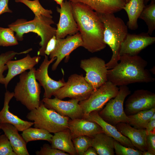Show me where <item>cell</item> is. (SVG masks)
<instances>
[{"label":"cell","mask_w":155,"mask_h":155,"mask_svg":"<svg viewBox=\"0 0 155 155\" xmlns=\"http://www.w3.org/2000/svg\"><path fill=\"white\" fill-rule=\"evenodd\" d=\"M73 15L82 42V47L91 53L104 49V27L97 13L87 5L71 2Z\"/></svg>","instance_id":"6da1fadb"},{"label":"cell","mask_w":155,"mask_h":155,"mask_svg":"<svg viewBox=\"0 0 155 155\" xmlns=\"http://www.w3.org/2000/svg\"><path fill=\"white\" fill-rule=\"evenodd\" d=\"M119 63L108 70L107 81L118 86L137 83H148L155 81L150 71L145 69L147 61L137 55L120 56Z\"/></svg>","instance_id":"7a4b0ae2"},{"label":"cell","mask_w":155,"mask_h":155,"mask_svg":"<svg viewBox=\"0 0 155 155\" xmlns=\"http://www.w3.org/2000/svg\"><path fill=\"white\" fill-rule=\"evenodd\" d=\"M55 23L52 18L43 15L35 17L31 20L20 19L8 25L16 32L15 36L18 40L23 39V35L32 32L36 34L41 38L39 43L41 48L37 52L38 56L45 55L44 51L49 40L56 35V28L51 26Z\"/></svg>","instance_id":"3957f363"},{"label":"cell","mask_w":155,"mask_h":155,"mask_svg":"<svg viewBox=\"0 0 155 155\" xmlns=\"http://www.w3.org/2000/svg\"><path fill=\"white\" fill-rule=\"evenodd\" d=\"M97 14L104 26V42L112 51L111 58L106 64L109 69L115 67L119 61L121 45L128 33V28L123 20L114 14Z\"/></svg>","instance_id":"277c9868"},{"label":"cell","mask_w":155,"mask_h":155,"mask_svg":"<svg viewBox=\"0 0 155 155\" xmlns=\"http://www.w3.org/2000/svg\"><path fill=\"white\" fill-rule=\"evenodd\" d=\"M34 67L29 71L20 74L19 80L15 86L14 96L30 111L38 107L40 103V85L36 79Z\"/></svg>","instance_id":"5b68a950"},{"label":"cell","mask_w":155,"mask_h":155,"mask_svg":"<svg viewBox=\"0 0 155 155\" xmlns=\"http://www.w3.org/2000/svg\"><path fill=\"white\" fill-rule=\"evenodd\" d=\"M26 117L33 121L34 127L44 129L50 133H55L68 129L69 118L47 108L42 101L38 107L28 113Z\"/></svg>","instance_id":"8992f818"},{"label":"cell","mask_w":155,"mask_h":155,"mask_svg":"<svg viewBox=\"0 0 155 155\" xmlns=\"http://www.w3.org/2000/svg\"><path fill=\"white\" fill-rule=\"evenodd\" d=\"M131 91L126 85L120 86L117 95L109 100L99 113L100 116L105 121L112 125L120 123H129V119L123 108L124 100Z\"/></svg>","instance_id":"52a82bcc"},{"label":"cell","mask_w":155,"mask_h":155,"mask_svg":"<svg viewBox=\"0 0 155 155\" xmlns=\"http://www.w3.org/2000/svg\"><path fill=\"white\" fill-rule=\"evenodd\" d=\"M94 90L83 75L74 74L69 77L65 85L56 90L53 96L61 100L68 97L80 102L88 98Z\"/></svg>","instance_id":"ba28073f"},{"label":"cell","mask_w":155,"mask_h":155,"mask_svg":"<svg viewBox=\"0 0 155 155\" xmlns=\"http://www.w3.org/2000/svg\"><path fill=\"white\" fill-rule=\"evenodd\" d=\"M119 91L117 86L108 81L94 90L88 98L79 102L84 115L100 110L109 100L115 97Z\"/></svg>","instance_id":"9c48e42d"},{"label":"cell","mask_w":155,"mask_h":155,"mask_svg":"<svg viewBox=\"0 0 155 155\" xmlns=\"http://www.w3.org/2000/svg\"><path fill=\"white\" fill-rule=\"evenodd\" d=\"M105 61L97 57L82 60L80 67L86 72L84 78L94 90L98 88L107 81L108 69Z\"/></svg>","instance_id":"30bf717a"},{"label":"cell","mask_w":155,"mask_h":155,"mask_svg":"<svg viewBox=\"0 0 155 155\" xmlns=\"http://www.w3.org/2000/svg\"><path fill=\"white\" fill-rule=\"evenodd\" d=\"M60 14V19L57 24L56 38H64L67 35L75 34L79 31L77 24L74 18L71 2L64 1L60 7H57Z\"/></svg>","instance_id":"8fae6325"},{"label":"cell","mask_w":155,"mask_h":155,"mask_svg":"<svg viewBox=\"0 0 155 155\" xmlns=\"http://www.w3.org/2000/svg\"><path fill=\"white\" fill-rule=\"evenodd\" d=\"M44 58L39 68L35 70L34 75L36 80L42 86L44 90V98H51L54 93L65 83L63 78L58 81L54 80L50 78L48 73L49 65L56 59V57L49 60L47 55H45Z\"/></svg>","instance_id":"7c38bea8"},{"label":"cell","mask_w":155,"mask_h":155,"mask_svg":"<svg viewBox=\"0 0 155 155\" xmlns=\"http://www.w3.org/2000/svg\"><path fill=\"white\" fill-rule=\"evenodd\" d=\"M154 107L155 94L147 90L140 89L135 91L127 100L125 112L131 115Z\"/></svg>","instance_id":"4fadbf2b"},{"label":"cell","mask_w":155,"mask_h":155,"mask_svg":"<svg viewBox=\"0 0 155 155\" xmlns=\"http://www.w3.org/2000/svg\"><path fill=\"white\" fill-rule=\"evenodd\" d=\"M55 47L49 55L50 58L56 57V61L52 67V71L55 70L58 65L65 57H68L74 50L82 46V42L80 34L78 32L74 35H67L65 38H56Z\"/></svg>","instance_id":"5bb4252c"},{"label":"cell","mask_w":155,"mask_h":155,"mask_svg":"<svg viewBox=\"0 0 155 155\" xmlns=\"http://www.w3.org/2000/svg\"><path fill=\"white\" fill-rule=\"evenodd\" d=\"M42 101L47 108L53 109L71 120L82 118L84 115L82 109L77 100L71 99L64 101L56 97L53 99L44 97Z\"/></svg>","instance_id":"9a60e30c"},{"label":"cell","mask_w":155,"mask_h":155,"mask_svg":"<svg viewBox=\"0 0 155 155\" xmlns=\"http://www.w3.org/2000/svg\"><path fill=\"white\" fill-rule=\"evenodd\" d=\"M155 42V37L151 36L147 32L138 34L128 33L121 44L120 55H138L143 50Z\"/></svg>","instance_id":"2e32d148"},{"label":"cell","mask_w":155,"mask_h":155,"mask_svg":"<svg viewBox=\"0 0 155 155\" xmlns=\"http://www.w3.org/2000/svg\"><path fill=\"white\" fill-rule=\"evenodd\" d=\"M41 57L39 56L31 57L28 54L23 58L16 60H9L6 65L8 72L5 77L4 86L6 89L10 81L17 75L20 74L27 70H30L39 62Z\"/></svg>","instance_id":"e0dca14e"},{"label":"cell","mask_w":155,"mask_h":155,"mask_svg":"<svg viewBox=\"0 0 155 155\" xmlns=\"http://www.w3.org/2000/svg\"><path fill=\"white\" fill-rule=\"evenodd\" d=\"M68 126L72 139L83 135L93 138L96 134L103 132L98 124L83 118L69 120Z\"/></svg>","instance_id":"ac0fdd59"},{"label":"cell","mask_w":155,"mask_h":155,"mask_svg":"<svg viewBox=\"0 0 155 155\" xmlns=\"http://www.w3.org/2000/svg\"><path fill=\"white\" fill-rule=\"evenodd\" d=\"M82 118L98 124L101 127L104 133L113 137L122 145L135 149V148L128 138L121 134L114 126L104 120L99 115L98 111H92L87 115H84Z\"/></svg>","instance_id":"d6986e66"},{"label":"cell","mask_w":155,"mask_h":155,"mask_svg":"<svg viewBox=\"0 0 155 155\" xmlns=\"http://www.w3.org/2000/svg\"><path fill=\"white\" fill-rule=\"evenodd\" d=\"M13 96V92L7 90L5 93L3 106L0 111V124H11L15 126L18 131L22 132L33 125L34 123L23 120L9 111V103Z\"/></svg>","instance_id":"ffe728a7"},{"label":"cell","mask_w":155,"mask_h":155,"mask_svg":"<svg viewBox=\"0 0 155 155\" xmlns=\"http://www.w3.org/2000/svg\"><path fill=\"white\" fill-rule=\"evenodd\" d=\"M71 2L85 4L97 13L114 14L122 9L125 0H68Z\"/></svg>","instance_id":"44dd1931"},{"label":"cell","mask_w":155,"mask_h":155,"mask_svg":"<svg viewBox=\"0 0 155 155\" xmlns=\"http://www.w3.org/2000/svg\"><path fill=\"white\" fill-rule=\"evenodd\" d=\"M115 127L121 134L128 138L138 150L142 152L148 150L147 133L145 129L134 128L129 123H118Z\"/></svg>","instance_id":"7402d4cb"},{"label":"cell","mask_w":155,"mask_h":155,"mask_svg":"<svg viewBox=\"0 0 155 155\" xmlns=\"http://www.w3.org/2000/svg\"><path fill=\"white\" fill-rule=\"evenodd\" d=\"M2 130L8 138L13 151L16 155H29L26 146L27 143L18 131L12 125L8 123L0 124Z\"/></svg>","instance_id":"603a6c76"},{"label":"cell","mask_w":155,"mask_h":155,"mask_svg":"<svg viewBox=\"0 0 155 155\" xmlns=\"http://www.w3.org/2000/svg\"><path fill=\"white\" fill-rule=\"evenodd\" d=\"M50 143L51 147L53 148L59 150L69 155H77L69 129L54 133Z\"/></svg>","instance_id":"cb8c5ba5"},{"label":"cell","mask_w":155,"mask_h":155,"mask_svg":"<svg viewBox=\"0 0 155 155\" xmlns=\"http://www.w3.org/2000/svg\"><path fill=\"white\" fill-rule=\"evenodd\" d=\"M145 5L144 0H130L123 8L128 18L127 25L130 30H135L138 27V19Z\"/></svg>","instance_id":"d4e9b609"},{"label":"cell","mask_w":155,"mask_h":155,"mask_svg":"<svg viewBox=\"0 0 155 155\" xmlns=\"http://www.w3.org/2000/svg\"><path fill=\"white\" fill-rule=\"evenodd\" d=\"M115 139L104 132L95 135L92 139V146L99 155H113Z\"/></svg>","instance_id":"484cf974"},{"label":"cell","mask_w":155,"mask_h":155,"mask_svg":"<svg viewBox=\"0 0 155 155\" xmlns=\"http://www.w3.org/2000/svg\"><path fill=\"white\" fill-rule=\"evenodd\" d=\"M21 135L27 143L39 140L51 143L53 135L47 131L41 128L30 127L22 131Z\"/></svg>","instance_id":"4316f807"},{"label":"cell","mask_w":155,"mask_h":155,"mask_svg":"<svg viewBox=\"0 0 155 155\" xmlns=\"http://www.w3.org/2000/svg\"><path fill=\"white\" fill-rule=\"evenodd\" d=\"M155 113V107L130 115L128 116L129 119V124L135 128L145 129L150 118Z\"/></svg>","instance_id":"83f0119b"},{"label":"cell","mask_w":155,"mask_h":155,"mask_svg":"<svg viewBox=\"0 0 155 155\" xmlns=\"http://www.w3.org/2000/svg\"><path fill=\"white\" fill-rule=\"evenodd\" d=\"M139 18L145 22L148 27L147 33L152 35L155 29V1H151L145 5Z\"/></svg>","instance_id":"f1b7e54d"},{"label":"cell","mask_w":155,"mask_h":155,"mask_svg":"<svg viewBox=\"0 0 155 155\" xmlns=\"http://www.w3.org/2000/svg\"><path fill=\"white\" fill-rule=\"evenodd\" d=\"M17 3H22L27 6L34 14L35 17L43 15L49 17L53 18L51 14L53 12L51 10L44 8L40 3L39 0H15Z\"/></svg>","instance_id":"f546056e"},{"label":"cell","mask_w":155,"mask_h":155,"mask_svg":"<svg viewBox=\"0 0 155 155\" xmlns=\"http://www.w3.org/2000/svg\"><path fill=\"white\" fill-rule=\"evenodd\" d=\"M30 52L28 49L19 53L13 51H9L0 55V84H4L5 83V77L4 72L7 70L6 63L7 61L12 60L16 55L26 54Z\"/></svg>","instance_id":"4dcf8cb0"},{"label":"cell","mask_w":155,"mask_h":155,"mask_svg":"<svg viewBox=\"0 0 155 155\" xmlns=\"http://www.w3.org/2000/svg\"><path fill=\"white\" fill-rule=\"evenodd\" d=\"M14 32L10 28L0 27V46H8L18 44Z\"/></svg>","instance_id":"1f68e13d"},{"label":"cell","mask_w":155,"mask_h":155,"mask_svg":"<svg viewBox=\"0 0 155 155\" xmlns=\"http://www.w3.org/2000/svg\"><path fill=\"white\" fill-rule=\"evenodd\" d=\"M92 138L86 136H80L72 139L77 154L83 155L85 152L92 146Z\"/></svg>","instance_id":"d6a6232c"},{"label":"cell","mask_w":155,"mask_h":155,"mask_svg":"<svg viewBox=\"0 0 155 155\" xmlns=\"http://www.w3.org/2000/svg\"><path fill=\"white\" fill-rule=\"evenodd\" d=\"M114 149L117 155H142V151L125 146L115 140Z\"/></svg>","instance_id":"836d02e7"},{"label":"cell","mask_w":155,"mask_h":155,"mask_svg":"<svg viewBox=\"0 0 155 155\" xmlns=\"http://www.w3.org/2000/svg\"><path fill=\"white\" fill-rule=\"evenodd\" d=\"M0 155H16L5 134L0 135Z\"/></svg>","instance_id":"e575fe53"},{"label":"cell","mask_w":155,"mask_h":155,"mask_svg":"<svg viewBox=\"0 0 155 155\" xmlns=\"http://www.w3.org/2000/svg\"><path fill=\"white\" fill-rule=\"evenodd\" d=\"M37 155H69V154L59 150L53 148L48 144H44L40 150L35 152Z\"/></svg>","instance_id":"d590c367"},{"label":"cell","mask_w":155,"mask_h":155,"mask_svg":"<svg viewBox=\"0 0 155 155\" xmlns=\"http://www.w3.org/2000/svg\"><path fill=\"white\" fill-rule=\"evenodd\" d=\"M146 142L148 150L155 155V132H149L147 133Z\"/></svg>","instance_id":"8d00e7d4"},{"label":"cell","mask_w":155,"mask_h":155,"mask_svg":"<svg viewBox=\"0 0 155 155\" xmlns=\"http://www.w3.org/2000/svg\"><path fill=\"white\" fill-rule=\"evenodd\" d=\"M57 42V38L55 36H54L48 41L47 44L44 54L47 56L50 55L54 50Z\"/></svg>","instance_id":"74e56055"},{"label":"cell","mask_w":155,"mask_h":155,"mask_svg":"<svg viewBox=\"0 0 155 155\" xmlns=\"http://www.w3.org/2000/svg\"><path fill=\"white\" fill-rule=\"evenodd\" d=\"M9 0H0V15L5 13L12 12L8 6Z\"/></svg>","instance_id":"f35d334b"},{"label":"cell","mask_w":155,"mask_h":155,"mask_svg":"<svg viewBox=\"0 0 155 155\" xmlns=\"http://www.w3.org/2000/svg\"><path fill=\"white\" fill-rule=\"evenodd\" d=\"M155 119L150 121L145 129L147 133L149 132H155Z\"/></svg>","instance_id":"ab89813d"},{"label":"cell","mask_w":155,"mask_h":155,"mask_svg":"<svg viewBox=\"0 0 155 155\" xmlns=\"http://www.w3.org/2000/svg\"><path fill=\"white\" fill-rule=\"evenodd\" d=\"M95 149L92 146L89 148L85 152L83 155H97Z\"/></svg>","instance_id":"60d3db41"},{"label":"cell","mask_w":155,"mask_h":155,"mask_svg":"<svg viewBox=\"0 0 155 155\" xmlns=\"http://www.w3.org/2000/svg\"><path fill=\"white\" fill-rule=\"evenodd\" d=\"M142 155H154L153 153L147 150L142 152Z\"/></svg>","instance_id":"b9f144b4"},{"label":"cell","mask_w":155,"mask_h":155,"mask_svg":"<svg viewBox=\"0 0 155 155\" xmlns=\"http://www.w3.org/2000/svg\"><path fill=\"white\" fill-rule=\"evenodd\" d=\"M56 3L61 6L64 0H54Z\"/></svg>","instance_id":"7bdbcfd3"},{"label":"cell","mask_w":155,"mask_h":155,"mask_svg":"<svg viewBox=\"0 0 155 155\" xmlns=\"http://www.w3.org/2000/svg\"><path fill=\"white\" fill-rule=\"evenodd\" d=\"M155 1V0H144V3L145 5H146L149 1Z\"/></svg>","instance_id":"ee69618b"},{"label":"cell","mask_w":155,"mask_h":155,"mask_svg":"<svg viewBox=\"0 0 155 155\" xmlns=\"http://www.w3.org/2000/svg\"><path fill=\"white\" fill-rule=\"evenodd\" d=\"M155 119V113L152 116L150 119V121Z\"/></svg>","instance_id":"f6af8a7d"},{"label":"cell","mask_w":155,"mask_h":155,"mask_svg":"<svg viewBox=\"0 0 155 155\" xmlns=\"http://www.w3.org/2000/svg\"><path fill=\"white\" fill-rule=\"evenodd\" d=\"M125 1L126 3H127L130 1V0H125Z\"/></svg>","instance_id":"bcb514c9"},{"label":"cell","mask_w":155,"mask_h":155,"mask_svg":"<svg viewBox=\"0 0 155 155\" xmlns=\"http://www.w3.org/2000/svg\"><path fill=\"white\" fill-rule=\"evenodd\" d=\"M1 133H0V135L1 134Z\"/></svg>","instance_id":"7dc6e473"},{"label":"cell","mask_w":155,"mask_h":155,"mask_svg":"<svg viewBox=\"0 0 155 155\" xmlns=\"http://www.w3.org/2000/svg\"><path fill=\"white\" fill-rule=\"evenodd\" d=\"M1 129V128H0V130Z\"/></svg>","instance_id":"c3c4849f"}]
</instances>
